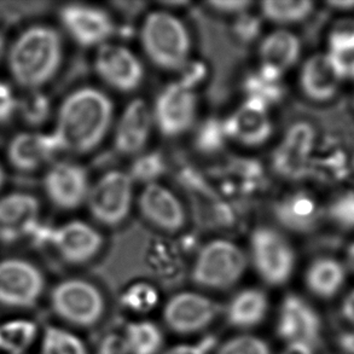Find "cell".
Masks as SVG:
<instances>
[{
	"label": "cell",
	"mask_w": 354,
	"mask_h": 354,
	"mask_svg": "<svg viewBox=\"0 0 354 354\" xmlns=\"http://www.w3.org/2000/svg\"><path fill=\"white\" fill-rule=\"evenodd\" d=\"M124 337L129 354H158L163 346L162 331L153 322L129 323Z\"/></svg>",
	"instance_id": "cell-27"
},
{
	"label": "cell",
	"mask_w": 354,
	"mask_h": 354,
	"mask_svg": "<svg viewBox=\"0 0 354 354\" xmlns=\"http://www.w3.org/2000/svg\"><path fill=\"white\" fill-rule=\"evenodd\" d=\"M40 347V354H88L79 336L58 326L45 328Z\"/></svg>",
	"instance_id": "cell-31"
},
{
	"label": "cell",
	"mask_w": 354,
	"mask_h": 354,
	"mask_svg": "<svg viewBox=\"0 0 354 354\" xmlns=\"http://www.w3.org/2000/svg\"><path fill=\"white\" fill-rule=\"evenodd\" d=\"M17 113L28 126L43 124L51 113V103L45 93L33 90L17 102Z\"/></svg>",
	"instance_id": "cell-33"
},
{
	"label": "cell",
	"mask_w": 354,
	"mask_h": 354,
	"mask_svg": "<svg viewBox=\"0 0 354 354\" xmlns=\"http://www.w3.org/2000/svg\"><path fill=\"white\" fill-rule=\"evenodd\" d=\"M160 295L156 288L145 282L129 286L121 297L124 307L138 313H148L158 306Z\"/></svg>",
	"instance_id": "cell-34"
},
{
	"label": "cell",
	"mask_w": 354,
	"mask_h": 354,
	"mask_svg": "<svg viewBox=\"0 0 354 354\" xmlns=\"http://www.w3.org/2000/svg\"><path fill=\"white\" fill-rule=\"evenodd\" d=\"M227 138L224 120H206L200 124L195 137V145L203 153H212L219 151L225 145Z\"/></svg>",
	"instance_id": "cell-35"
},
{
	"label": "cell",
	"mask_w": 354,
	"mask_h": 354,
	"mask_svg": "<svg viewBox=\"0 0 354 354\" xmlns=\"http://www.w3.org/2000/svg\"><path fill=\"white\" fill-rule=\"evenodd\" d=\"M330 56L334 58L336 64L340 68L341 73H342V75L345 77V80L346 79L354 80V51L346 53V55H340V56H335V55H330Z\"/></svg>",
	"instance_id": "cell-44"
},
{
	"label": "cell",
	"mask_w": 354,
	"mask_h": 354,
	"mask_svg": "<svg viewBox=\"0 0 354 354\" xmlns=\"http://www.w3.org/2000/svg\"><path fill=\"white\" fill-rule=\"evenodd\" d=\"M260 11L263 17L268 19L270 22L287 26V24H299L305 21L313 11V3L307 0L263 1L260 5Z\"/></svg>",
	"instance_id": "cell-30"
},
{
	"label": "cell",
	"mask_w": 354,
	"mask_h": 354,
	"mask_svg": "<svg viewBox=\"0 0 354 354\" xmlns=\"http://www.w3.org/2000/svg\"><path fill=\"white\" fill-rule=\"evenodd\" d=\"M347 263L351 270L354 272V242L347 249Z\"/></svg>",
	"instance_id": "cell-49"
},
{
	"label": "cell",
	"mask_w": 354,
	"mask_h": 354,
	"mask_svg": "<svg viewBox=\"0 0 354 354\" xmlns=\"http://www.w3.org/2000/svg\"><path fill=\"white\" fill-rule=\"evenodd\" d=\"M315 346L305 342H289L281 354H315Z\"/></svg>",
	"instance_id": "cell-45"
},
{
	"label": "cell",
	"mask_w": 354,
	"mask_h": 354,
	"mask_svg": "<svg viewBox=\"0 0 354 354\" xmlns=\"http://www.w3.org/2000/svg\"><path fill=\"white\" fill-rule=\"evenodd\" d=\"M17 102L9 84L0 82V124H8L17 113Z\"/></svg>",
	"instance_id": "cell-41"
},
{
	"label": "cell",
	"mask_w": 354,
	"mask_h": 354,
	"mask_svg": "<svg viewBox=\"0 0 354 354\" xmlns=\"http://www.w3.org/2000/svg\"><path fill=\"white\" fill-rule=\"evenodd\" d=\"M342 316L345 317L346 321L350 322L354 326V289L352 292L346 295L345 300L341 306Z\"/></svg>",
	"instance_id": "cell-46"
},
{
	"label": "cell",
	"mask_w": 354,
	"mask_h": 354,
	"mask_svg": "<svg viewBox=\"0 0 354 354\" xmlns=\"http://www.w3.org/2000/svg\"><path fill=\"white\" fill-rule=\"evenodd\" d=\"M153 121L143 100H133L121 113L114 132V147L122 155H139L148 144Z\"/></svg>",
	"instance_id": "cell-20"
},
{
	"label": "cell",
	"mask_w": 354,
	"mask_h": 354,
	"mask_svg": "<svg viewBox=\"0 0 354 354\" xmlns=\"http://www.w3.org/2000/svg\"><path fill=\"white\" fill-rule=\"evenodd\" d=\"M221 306L211 297L195 292L173 295L163 307V321L178 334H195L211 326Z\"/></svg>",
	"instance_id": "cell-11"
},
{
	"label": "cell",
	"mask_w": 354,
	"mask_h": 354,
	"mask_svg": "<svg viewBox=\"0 0 354 354\" xmlns=\"http://www.w3.org/2000/svg\"><path fill=\"white\" fill-rule=\"evenodd\" d=\"M140 44L156 67L178 72L187 66L192 53V39L182 19L167 10L153 11L140 27Z\"/></svg>",
	"instance_id": "cell-3"
},
{
	"label": "cell",
	"mask_w": 354,
	"mask_h": 354,
	"mask_svg": "<svg viewBox=\"0 0 354 354\" xmlns=\"http://www.w3.org/2000/svg\"><path fill=\"white\" fill-rule=\"evenodd\" d=\"M281 79L282 74L260 67L259 72L252 74L245 82L247 100L257 102L268 109L271 104L282 98Z\"/></svg>",
	"instance_id": "cell-29"
},
{
	"label": "cell",
	"mask_w": 354,
	"mask_h": 354,
	"mask_svg": "<svg viewBox=\"0 0 354 354\" xmlns=\"http://www.w3.org/2000/svg\"><path fill=\"white\" fill-rule=\"evenodd\" d=\"M62 58V39L57 30L45 24H35L15 40L8 63L15 82L33 91L53 80Z\"/></svg>",
	"instance_id": "cell-2"
},
{
	"label": "cell",
	"mask_w": 354,
	"mask_h": 354,
	"mask_svg": "<svg viewBox=\"0 0 354 354\" xmlns=\"http://www.w3.org/2000/svg\"><path fill=\"white\" fill-rule=\"evenodd\" d=\"M38 336V326L28 319L0 323V351L6 354H24Z\"/></svg>",
	"instance_id": "cell-28"
},
{
	"label": "cell",
	"mask_w": 354,
	"mask_h": 354,
	"mask_svg": "<svg viewBox=\"0 0 354 354\" xmlns=\"http://www.w3.org/2000/svg\"><path fill=\"white\" fill-rule=\"evenodd\" d=\"M133 184L129 173L109 171L91 185L86 203L92 216L103 225H120L129 216L133 201Z\"/></svg>",
	"instance_id": "cell-7"
},
{
	"label": "cell",
	"mask_w": 354,
	"mask_h": 354,
	"mask_svg": "<svg viewBox=\"0 0 354 354\" xmlns=\"http://www.w3.org/2000/svg\"><path fill=\"white\" fill-rule=\"evenodd\" d=\"M139 211L147 221L158 229L176 232L185 225V208L176 194L160 183L143 187L138 200Z\"/></svg>",
	"instance_id": "cell-16"
},
{
	"label": "cell",
	"mask_w": 354,
	"mask_h": 354,
	"mask_svg": "<svg viewBox=\"0 0 354 354\" xmlns=\"http://www.w3.org/2000/svg\"><path fill=\"white\" fill-rule=\"evenodd\" d=\"M354 51V24H342L329 35L330 55L340 56Z\"/></svg>",
	"instance_id": "cell-39"
},
{
	"label": "cell",
	"mask_w": 354,
	"mask_h": 354,
	"mask_svg": "<svg viewBox=\"0 0 354 354\" xmlns=\"http://www.w3.org/2000/svg\"><path fill=\"white\" fill-rule=\"evenodd\" d=\"M212 9L221 14L236 15L243 14L252 3L249 1H211L208 3Z\"/></svg>",
	"instance_id": "cell-43"
},
{
	"label": "cell",
	"mask_w": 354,
	"mask_h": 354,
	"mask_svg": "<svg viewBox=\"0 0 354 354\" xmlns=\"http://www.w3.org/2000/svg\"><path fill=\"white\" fill-rule=\"evenodd\" d=\"M329 216L342 229H354V192H347L336 196L329 206Z\"/></svg>",
	"instance_id": "cell-38"
},
{
	"label": "cell",
	"mask_w": 354,
	"mask_h": 354,
	"mask_svg": "<svg viewBox=\"0 0 354 354\" xmlns=\"http://www.w3.org/2000/svg\"><path fill=\"white\" fill-rule=\"evenodd\" d=\"M344 265L333 258L317 259L306 271V286L310 292L323 299H330L340 292L345 284Z\"/></svg>",
	"instance_id": "cell-26"
},
{
	"label": "cell",
	"mask_w": 354,
	"mask_h": 354,
	"mask_svg": "<svg viewBox=\"0 0 354 354\" xmlns=\"http://www.w3.org/2000/svg\"><path fill=\"white\" fill-rule=\"evenodd\" d=\"M44 288L43 273L34 263L17 258L0 261V305L11 308L33 307Z\"/></svg>",
	"instance_id": "cell-9"
},
{
	"label": "cell",
	"mask_w": 354,
	"mask_h": 354,
	"mask_svg": "<svg viewBox=\"0 0 354 354\" xmlns=\"http://www.w3.org/2000/svg\"><path fill=\"white\" fill-rule=\"evenodd\" d=\"M218 346V339L214 335H206L201 340L192 344L173 346L162 354H212Z\"/></svg>",
	"instance_id": "cell-40"
},
{
	"label": "cell",
	"mask_w": 354,
	"mask_h": 354,
	"mask_svg": "<svg viewBox=\"0 0 354 354\" xmlns=\"http://www.w3.org/2000/svg\"><path fill=\"white\" fill-rule=\"evenodd\" d=\"M319 216L318 205L305 192H295L284 197L276 207V216L282 225L292 231L311 230Z\"/></svg>",
	"instance_id": "cell-25"
},
{
	"label": "cell",
	"mask_w": 354,
	"mask_h": 354,
	"mask_svg": "<svg viewBox=\"0 0 354 354\" xmlns=\"http://www.w3.org/2000/svg\"><path fill=\"white\" fill-rule=\"evenodd\" d=\"M268 312V295L258 288H245L231 297L226 319L234 328L250 329L261 324Z\"/></svg>",
	"instance_id": "cell-24"
},
{
	"label": "cell",
	"mask_w": 354,
	"mask_h": 354,
	"mask_svg": "<svg viewBox=\"0 0 354 354\" xmlns=\"http://www.w3.org/2000/svg\"><path fill=\"white\" fill-rule=\"evenodd\" d=\"M339 345L346 354H354V330L342 333L339 337Z\"/></svg>",
	"instance_id": "cell-47"
},
{
	"label": "cell",
	"mask_w": 354,
	"mask_h": 354,
	"mask_svg": "<svg viewBox=\"0 0 354 354\" xmlns=\"http://www.w3.org/2000/svg\"><path fill=\"white\" fill-rule=\"evenodd\" d=\"M153 126L169 138L179 137L192 129L197 114L196 93L180 82H173L158 93L153 108Z\"/></svg>",
	"instance_id": "cell-8"
},
{
	"label": "cell",
	"mask_w": 354,
	"mask_h": 354,
	"mask_svg": "<svg viewBox=\"0 0 354 354\" xmlns=\"http://www.w3.org/2000/svg\"><path fill=\"white\" fill-rule=\"evenodd\" d=\"M4 171H3V168H1V166H0V189H1V187H3V185H4Z\"/></svg>",
	"instance_id": "cell-51"
},
{
	"label": "cell",
	"mask_w": 354,
	"mask_h": 354,
	"mask_svg": "<svg viewBox=\"0 0 354 354\" xmlns=\"http://www.w3.org/2000/svg\"><path fill=\"white\" fill-rule=\"evenodd\" d=\"M59 19L69 37L84 48H100L115 30L111 15L95 5H64L59 9Z\"/></svg>",
	"instance_id": "cell-10"
},
{
	"label": "cell",
	"mask_w": 354,
	"mask_h": 354,
	"mask_svg": "<svg viewBox=\"0 0 354 354\" xmlns=\"http://www.w3.org/2000/svg\"><path fill=\"white\" fill-rule=\"evenodd\" d=\"M50 8L46 1H28V0H11L0 1V26L10 27L22 24L45 14Z\"/></svg>",
	"instance_id": "cell-32"
},
{
	"label": "cell",
	"mask_w": 354,
	"mask_h": 354,
	"mask_svg": "<svg viewBox=\"0 0 354 354\" xmlns=\"http://www.w3.org/2000/svg\"><path fill=\"white\" fill-rule=\"evenodd\" d=\"M51 306L63 321L77 326H95L106 311L100 289L80 278L58 283L51 292Z\"/></svg>",
	"instance_id": "cell-6"
},
{
	"label": "cell",
	"mask_w": 354,
	"mask_h": 354,
	"mask_svg": "<svg viewBox=\"0 0 354 354\" xmlns=\"http://www.w3.org/2000/svg\"><path fill=\"white\" fill-rule=\"evenodd\" d=\"M51 245L64 261L79 265L90 261L100 253L103 237L100 231L85 221H72L55 227Z\"/></svg>",
	"instance_id": "cell-17"
},
{
	"label": "cell",
	"mask_w": 354,
	"mask_h": 354,
	"mask_svg": "<svg viewBox=\"0 0 354 354\" xmlns=\"http://www.w3.org/2000/svg\"><path fill=\"white\" fill-rule=\"evenodd\" d=\"M4 48H5V39L3 33L0 32V59L3 57V55H4Z\"/></svg>",
	"instance_id": "cell-50"
},
{
	"label": "cell",
	"mask_w": 354,
	"mask_h": 354,
	"mask_svg": "<svg viewBox=\"0 0 354 354\" xmlns=\"http://www.w3.org/2000/svg\"><path fill=\"white\" fill-rule=\"evenodd\" d=\"M250 259L259 276L272 287L283 286L290 279L297 258L292 244L270 226H259L249 239Z\"/></svg>",
	"instance_id": "cell-5"
},
{
	"label": "cell",
	"mask_w": 354,
	"mask_h": 354,
	"mask_svg": "<svg viewBox=\"0 0 354 354\" xmlns=\"http://www.w3.org/2000/svg\"><path fill=\"white\" fill-rule=\"evenodd\" d=\"M113 116V102L104 92L82 87L64 98L53 134L62 151L90 153L106 138Z\"/></svg>",
	"instance_id": "cell-1"
},
{
	"label": "cell",
	"mask_w": 354,
	"mask_h": 354,
	"mask_svg": "<svg viewBox=\"0 0 354 354\" xmlns=\"http://www.w3.org/2000/svg\"><path fill=\"white\" fill-rule=\"evenodd\" d=\"M0 144H1V138H0Z\"/></svg>",
	"instance_id": "cell-52"
},
{
	"label": "cell",
	"mask_w": 354,
	"mask_h": 354,
	"mask_svg": "<svg viewBox=\"0 0 354 354\" xmlns=\"http://www.w3.org/2000/svg\"><path fill=\"white\" fill-rule=\"evenodd\" d=\"M100 354H129L124 336L111 334L104 337L100 346Z\"/></svg>",
	"instance_id": "cell-42"
},
{
	"label": "cell",
	"mask_w": 354,
	"mask_h": 354,
	"mask_svg": "<svg viewBox=\"0 0 354 354\" xmlns=\"http://www.w3.org/2000/svg\"><path fill=\"white\" fill-rule=\"evenodd\" d=\"M216 354H271V348L259 336L239 335L219 346Z\"/></svg>",
	"instance_id": "cell-37"
},
{
	"label": "cell",
	"mask_w": 354,
	"mask_h": 354,
	"mask_svg": "<svg viewBox=\"0 0 354 354\" xmlns=\"http://www.w3.org/2000/svg\"><path fill=\"white\" fill-rule=\"evenodd\" d=\"M62 151L55 134L19 133L8 147V158L19 174L28 176Z\"/></svg>",
	"instance_id": "cell-22"
},
{
	"label": "cell",
	"mask_w": 354,
	"mask_h": 354,
	"mask_svg": "<svg viewBox=\"0 0 354 354\" xmlns=\"http://www.w3.org/2000/svg\"><path fill=\"white\" fill-rule=\"evenodd\" d=\"M316 133L311 124L307 122L292 124L273 151L274 172L292 180L306 177L311 168Z\"/></svg>",
	"instance_id": "cell-12"
},
{
	"label": "cell",
	"mask_w": 354,
	"mask_h": 354,
	"mask_svg": "<svg viewBox=\"0 0 354 354\" xmlns=\"http://www.w3.org/2000/svg\"><path fill=\"white\" fill-rule=\"evenodd\" d=\"M276 330L287 344L305 342L315 346L321 337V318L304 297L288 294L279 307Z\"/></svg>",
	"instance_id": "cell-15"
},
{
	"label": "cell",
	"mask_w": 354,
	"mask_h": 354,
	"mask_svg": "<svg viewBox=\"0 0 354 354\" xmlns=\"http://www.w3.org/2000/svg\"><path fill=\"white\" fill-rule=\"evenodd\" d=\"M329 5L336 9L350 10L354 8V1H331Z\"/></svg>",
	"instance_id": "cell-48"
},
{
	"label": "cell",
	"mask_w": 354,
	"mask_h": 354,
	"mask_svg": "<svg viewBox=\"0 0 354 354\" xmlns=\"http://www.w3.org/2000/svg\"><path fill=\"white\" fill-rule=\"evenodd\" d=\"M95 69L108 86L120 92L137 90L144 80V67L129 48L106 43L97 48Z\"/></svg>",
	"instance_id": "cell-13"
},
{
	"label": "cell",
	"mask_w": 354,
	"mask_h": 354,
	"mask_svg": "<svg viewBox=\"0 0 354 354\" xmlns=\"http://www.w3.org/2000/svg\"><path fill=\"white\" fill-rule=\"evenodd\" d=\"M165 169L166 162L162 155L153 151L149 153H139L129 174L133 182L139 180L148 185L151 183H156V179L162 176Z\"/></svg>",
	"instance_id": "cell-36"
},
{
	"label": "cell",
	"mask_w": 354,
	"mask_h": 354,
	"mask_svg": "<svg viewBox=\"0 0 354 354\" xmlns=\"http://www.w3.org/2000/svg\"><path fill=\"white\" fill-rule=\"evenodd\" d=\"M245 268L247 257L237 244L229 239H214L197 254L192 281L202 288L225 290L239 282Z\"/></svg>",
	"instance_id": "cell-4"
},
{
	"label": "cell",
	"mask_w": 354,
	"mask_h": 354,
	"mask_svg": "<svg viewBox=\"0 0 354 354\" xmlns=\"http://www.w3.org/2000/svg\"><path fill=\"white\" fill-rule=\"evenodd\" d=\"M38 198L24 192H15L0 200V242L15 243L28 237L38 224Z\"/></svg>",
	"instance_id": "cell-19"
},
{
	"label": "cell",
	"mask_w": 354,
	"mask_h": 354,
	"mask_svg": "<svg viewBox=\"0 0 354 354\" xmlns=\"http://www.w3.org/2000/svg\"><path fill=\"white\" fill-rule=\"evenodd\" d=\"M43 187L53 206L71 211L86 202L91 184L85 168L71 161H61L46 172Z\"/></svg>",
	"instance_id": "cell-14"
},
{
	"label": "cell",
	"mask_w": 354,
	"mask_h": 354,
	"mask_svg": "<svg viewBox=\"0 0 354 354\" xmlns=\"http://www.w3.org/2000/svg\"><path fill=\"white\" fill-rule=\"evenodd\" d=\"M345 77L329 53H317L304 63L300 87L304 95L315 102H328L335 97Z\"/></svg>",
	"instance_id": "cell-21"
},
{
	"label": "cell",
	"mask_w": 354,
	"mask_h": 354,
	"mask_svg": "<svg viewBox=\"0 0 354 354\" xmlns=\"http://www.w3.org/2000/svg\"><path fill=\"white\" fill-rule=\"evenodd\" d=\"M301 55V43L287 29H277L268 34L259 48L261 66L278 74H284L297 64Z\"/></svg>",
	"instance_id": "cell-23"
},
{
	"label": "cell",
	"mask_w": 354,
	"mask_h": 354,
	"mask_svg": "<svg viewBox=\"0 0 354 354\" xmlns=\"http://www.w3.org/2000/svg\"><path fill=\"white\" fill-rule=\"evenodd\" d=\"M227 138L245 147H259L272 136L268 109L257 102L247 101L224 120Z\"/></svg>",
	"instance_id": "cell-18"
}]
</instances>
